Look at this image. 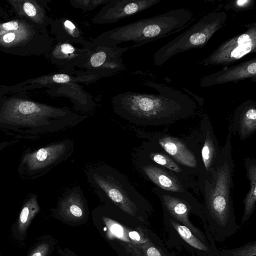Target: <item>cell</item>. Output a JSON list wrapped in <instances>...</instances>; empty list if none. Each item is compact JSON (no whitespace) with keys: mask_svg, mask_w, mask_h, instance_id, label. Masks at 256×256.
I'll use <instances>...</instances> for the list:
<instances>
[{"mask_svg":"<svg viewBox=\"0 0 256 256\" xmlns=\"http://www.w3.org/2000/svg\"><path fill=\"white\" fill-rule=\"evenodd\" d=\"M229 129L217 167L209 178L198 182L204 198V233L217 242L226 240L240 228L236 222L232 196L234 164L230 140L232 130L230 127Z\"/></svg>","mask_w":256,"mask_h":256,"instance_id":"1","label":"cell"},{"mask_svg":"<svg viewBox=\"0 0 256 256\" xmlns=\"http://www.w3.org/2000/svg\"><path fill=\"white\" fill-rule=\"evenodd\" d=\"M149 84L158 94L128 92L112 96L114 112L142 126L172 124L194 114L196 104L188 95L164 85Z\"/></svg>","mask_w":256,"mask_h":256,"instance_id":"2","label":"cell"},{"mask_svg":"<svg viewBox=\"0 0 256 256\" xmlns=\"http://www.w3.org/2000/svg\"><path fill=\"white\" fill-rule=\"evenodd\" d=\"M86 118L67 108L18 98L0 106V129L19 138L36 140L74 127Z\"/></svg>","mask_w":256,"mask_h":256,"instance_id":"3","label":"cell"},{"mask_svg":"<svg viewBox=\"0 0 256 256\" xmlns=\"http://www.w3.org/2000/svg\"><path fill=\"white\" fill-rule=\"evenodd\" d=\"M194 20L190 10L174 9L104 32L92 42L94 46H114L132 42L130 48H134L180 32Z\"/></svg>","mask_w":256,"mask_h":256,"instance_id":"4","label":"cell"},{"mask_svg":"<svg viewBox=\"0 0 256 256\" xmlns=\"http://www.w3.org/2000/svg\"><path fill=\"white\" fill-rule=\"evenodd\" d=\"M86 176L100 198L128 214L144 220L140 206L146 205L144 204L146 200L125 175L108 165L102 164L88 168Z\"/></svg>","mask_w":256,"mask_h":256,"instance_id":"5","label":"cell"},{"mask_svg":"<svg viewBox=\"0 0 256 256\" xmlns=\"http://www.w3.org/2000/svg\"><path fill=\"white\" fill-rule=\"evenodd\" d=\"M228 20L224 12H210L201 18L194 24L174 38L163 45L153 56L156 66L165 64L178 53L194 48H202Z\"/></svg>","mask_w":256,"mask_h":256,"instance_id":"6","label":"cell"},{"mask_svg":"<svg viewBox=\"0 0 256 256\" xmlns=\"http://www.w3.org/2000/svg\"><path fill=\"white\" fill-rule=\"evenodd\" d=\"M74 142L68 139L33 148H28L22 153L18 173L21 178L33 180L41 178L73 154Z\"/></svg>","mask_w":256,"mask_h":256,"instance_id":"7","label":"cell"},{"mask_svg":"<svg viewBox=\"0 0 256 256\" xmlns=\"http://www.w3.org/2000/svg\"><path fill=\"white\" fill-rule=\"evenodd\" d=\"M153 191L158 196L162 209L175 220L185 226L201 240L210 242L200 228L191 222L190 217L194 214L204 222L203 206L188 191L184 192H174L160 189L158 186Z\"/></svg>","mask_w":256,"mask_h":256,"instance_id":"8","label":"cell"},{"mask_svg":"<svg viewBox=\"0 0 256 256\" xmlns=\"http://www.w3.org/2000/svg\"><path fill=\"white\" fill-rule=\"evenodd\" d=\"M244 32L222 43L200 64L204 66H228L256 52V22L244 25Z\"/></svg>","mask_w":256,"mask_h":256,"instance_id":"9","label":"cell"},{"mask_svg":"<svg viewBox=\"0 0 256 256\" xmlns=\"http://www.w3.org/2000/svg\"><path fill=\"white\" fill-rule=\"evenodd\" d=\"M162 222L167 234L166 248H184L191 256H220L216 245L206 242L188 228L172 218L164 209Z\"/></svg>","mask_w":256,"mask_h":256,"instance_id":"10","label":"cell"},{"mask_svg":"<svg viewBox=\"0 0 256 256\" xmlns=\"http://www.w3.org/2000/svg\"><path fill=\"white\" fill-rule=\"evenodd\" d=\"M87 48L89 49L88 54L82 68L86 71L77 74L78 76H90L98 80L126 68L122 55L129 47L96 46Z\"/></svg>","mask_w":256,"mask_h":256,"instance_id":"11","label":"cell"},{"mask_svg":"<svg viewBox=\"0 0 256 256\" xmlns=\"http://www.w3.org/2000/svg\"><path fill=\"white\" fill-rule=\"evenodd\" d=\"M160 148L174 159L176 162L189 170H196L198 174L202 168L200 152L192 150L180 138L162 134H155L148 142Z\"/></svg>","mask_w":256,"mask_h":256,"instance_id":"12","label":"cell"},{"mask_svg":"<svg viewBox=\"0 0 256 256\" xmlns=\"http://www.w3.org/2000/svg\"><path fill=\"white\" fill-rule=\"evenodd\" d=\"M161 0H110L92 18L95 24L115 23L157 4Z\"/></svg>","mask_w":256,"mask_h":256,"instance_id":"13","label":"cell"},{"mask_svg":"<svg viewBox=\"0 0 256 256\" xmlns=\"http://www.w3.org/2000/svg\"><path fill=\"white\" fill-rule=\"evenodd\" d=\"M247 78L256 81V57L230 66H225L220 71L206 76L200 79V84L206 88L228 82L237 83Z\"/></svg>","mask_w":256,"mask_h":256,"instance_id":"14","label":"cell"},{"mask_svg":"<svg viewBox=\"0 0 256 256\" xmlns=\"http://www.w3.org/2000/svg\"><path fill=\"white\" fill-rule=\"evenodd\" d=\"M202 147L200 156L202 168L198 180L209 178L217 167L221 158V150L210 121L206 119L202 124Z\"/></svg>","mask_w":256,"mask_h":256,"instance_id":"15","label":"cell"},{"mask_svg":"<svg viewBox=\"0 0 256 256\" xmlns=\"http://www.w3.org/2000/svg\"><path fill=\"white\" fill-rule=\"evenodd\" d=\"M138 166L142 174L160 189L174 192L188 191L186 185L172 172L164 167L143 160Z\"/></svg>","mask_w":256,"mask_h":256,"instance_id":"16","label":"cell"},{"mask_svg":"<svg viewBox=\"0 0 256 256\" xmlns=\"http://www.w3.org/2000/svg\"><path fill=\"white\" fill-rule=\"evenodd\" d=\"M82 192L79 186H74L64 192L57 208L58 212L63 219L76 222L84 218L86 202Z\"/></svg>","mask_w":256,"mask_h":256,"instance_id":"17","label":"cell"},{"mask_svg":"<svg viewBox=\"0 0 256 256\" xmlns=\"http://www.w3.org/2000/svg\"><path fill=\"white\" fill-rule=\"evenodd\" d=\"M143 160L148 162L172 172L188 188L192 181L190 179V170L176 162L166 152L159 151L149 142H146L141 150Z\"/></svg>","mask_w":256,"mask_h":256,"instance_id":"18","label":"cell"},{"mask_svg":"<svg viewBox=\"0 0 256 256\" xmlns=\"http://www.w3.org/2000/svg\"><path fill=\"white\" fill-rule=\"evenodd\" d=\"M88 48H77L66 42H58L52 51L51 56L58 64L68 70L74 67L84 68L88 54Z\"/></svg>","mask_w":256,"mask_h":256,"instance_id":"19","label":"cell"},{"mask_svg":"<svg viewBox=\"0 0 256 256\" xmlns=\"http://www.w3.org/2000/svg\"><path fill=\"white\" fill-rule=\"evenodd\" d=\"M234 124L232 130L234 129L242 140H244L256 130V102L247 100L241 104L236 109Z\"/></svg>","mask_w":256,"mask_h":256,"instance_id":"20","label":"cell"},{"mask_svg":"<svg viewBox=\"0 0 256 256\" xmlns=\"http://www.w3.org/2000/svg\"><path fill=\"white\" fill-rule=\"evenodd\" d=\"M103 220L108 228V234L110 238H116L130 243L138 250L152 240L156 235H150L148 232L142 228L138 230H132L124 228L112 220L104 217Z\"/></svg>","mask_w":256,"mask_h":256,"instance_id":"21","label":"cell"},{"mask_svg":"<svg viewBox=\"0 0 256 256\" xmlns=\"http://www.w3.org/2000/svg\"><path fill=\"white\" fill-rule=\"evenodd\" d=\"M246 176L249 180L250 187L244 200V211L241 220V224H244L250 219L256 209V161L255 159L248 158L244 160Z\"/></svg>","mask_w":256,"mask_h":256,"instance_id":"22","label":"cell"},{"mask_svg":"<svg viewBox=\"0 0 256 256\" xmlns=\"http://www.w3.org/2000/svg\"><path fill=\"white\" fill-rule=\"evenodd\" d=\"M17 14L38 24L44 23L46 18L44 10L35 0H8Z\"/></svg>","mask_w":256,"mask_h":256,"instance_id":"23","label":"cell"},{"mask_svg":"<svg viewBox=\"0 0 256 256\" xmlns=\"http://www.w3.org/2000/svg\"><path fill=\"white\" fill-rule=\"evenodd\" d=\"M56 25L59 42L76 44L83 46L86 44L82 32L70 20L62 18L57 20Z\"/></svg>","mask_w":256,"mask_h":256,"instance_id":"24","label":"cell"},{"mask_svg":"<svg viewBox=\"0 0 256 256\" xmlns=\"http://www.w3.org/2000/svg\"><path fill=\"white\" fill-rule=\"evenodd\" d=\"M96 80L94 77L90 76H79L75 77L66 74H56L40 76L26 82L32 84H62L68 83H77L78 82H86Z\"/></svg>","mask_w":256,"mask_h":256,"instance_id":"25","label":"cell"},{"mask_svg":"<svg viewBox=\"0 0 256 256\" xmlns=\"http://www.w3.org/2000/svg\"><path fill=\"white\" fill-rule=\"evenodd\" d=\"M40 210L37 196L33 193L29 194L24 204L18 220V228L20 232H24Z\"/></svg>","mask_w":256,"mask_h":256,"instance_id":"26","label":"cell"},{"mask_svg":"<svg viewBox=\"0 0 256 256\" xmlns=\"http://www.w3.org/2000/svg\"><path fill=\"white\" fill-rule=\"evenodd\" d=\"M34 34L31 26L24 30L10 31L0 36V46L10 48L23 45L32 38Z\"/></svg>","mask_w":256,"mask_h":256,"instance_id":"27","label":"cell"},{"mask_svg":"<svg viewBox=\"0 0 256 256\" xmlns=\"http://www.w3.org/2000/svg\"><path fill=\"white\" fill-rule=\"evenodd\" d=\"M136 250L140 256H175L157 236Z\"/></svg>","mask_w":256,"mask_h":256,"instance_id":"28","label":"cell"},{"mask_svg":"<svg viewBox=\"0 0 256 256\" xmlns=\"http://www.w3.org/2000/svg\"><path fill=\"white\" fill-rule=\"evenodd\" d=\"M220 256H256V240L238 248L219 250Z\"/></svg>","mask_w":256,"mask_h":256,"instance_id":"29","label":"cell"},{"mask_svg":"<svg viewBox=\"0 0 256 256\" xmlns=\"http://www.w3.org/2000/svg\"><path fill=\"white\" fill-rule=\"evenodd\" d=\"M110 0H70V5L74 8L81 9L84 12L90 11L98 6L106 4Z\"/></svg>","mask_w":256,"mask_h":256,"instance_id":"30","label":"cell"},{"mask_svg":"<svg viewBox=\"0 0 256 256\" xmlns=\"http://www.w3.org/2000/svg\"><path fill=\"white\" fill-rule=\"evenodd\" d=\"M254 3V0H236L226 4L224 8L226 10H233L238 12L252 8Z\"/></svg>","mask_w":256,"mask_h":256,"instance_id":"31","label":"cell"},{"mask_svg":"<svg viewBox=\"0 0 256 256\" xmlns=\"http://www.w3.org/2000/svg\"><path fill=\"white\" fill-rule=\"evenodd\" d=\"M30 26L26 22L14 20L0 24V36L12 30H24Z\"/></svg>","mask_w":256,"mask_h":256,"instance_id":"32","label":"cell"},{"mask_svg":"<svg viewBox=\"0 0 256 256\" xmlns=\"http://www.w3.org/2000/svg\"><path fill=\"white\" fill-rule=\"evenodd\" d=\"M49 250L47 244H42L38 246L30 256H46Z\"/></svg>","mask_w":256,"mask_h":256,"instance_id":"33","label":"cell"},{"mask_svg":"<svg viewBox=\"0 0 256 256\" xmlns=\"http://www.w3.org/2000/svg\"><path fill=\"white\" fill-rule=\"evenodd\" d=\"M14 142L4 141L0 142V152L12 144Z\"/></svg>","mask_w":256,"mask_h":256,"instance_id":"34","label":"cell"},{"mask_svg":"<svg viewBox=\"0 0 256 256\" xmlns=\"http://www.w3.org/2000/svg\"><path fill=\"white\" fill-rule=\"evenodd\" d=\"M130 252L133 256H140L136 252V248L133 246H128Z\"/></svg>","mask_w":256,"mask_h":256,"instance_id":"35","label":"cell"}]
</instances>
